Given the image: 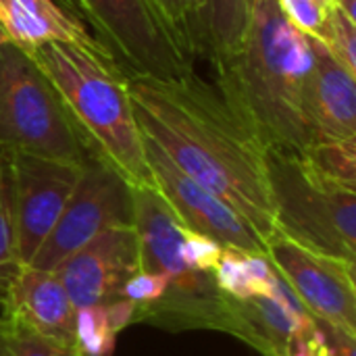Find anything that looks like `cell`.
<instances>
[{"label":"cell","mask_w":356,"mask_h":356,"mask_svg":"<svg viewBox=\"0 0 356 356\" xmlns=\"http://www.w3.org/2000/svg\"><path fill=\"white\" fill-rule=\"evenodd\" d=\"M136 119L186 175L236 209L265 242L275 236L267 150L215 83L196 71L177 79L127 77Z\"/></svg>","instance_id":"obj_1"},{"label":"cell","mask_w":356,"mask_h":356,"mask_svg":"<svg viewBox=\"0 0 356 356\" xmlns=\"http://www.w3.org/2000/svg\"><path fill=\"white\" fill-rule=\"evenodd\" d=\"M311 58V38L284 17L277 0H254L240 48L213 69L223 100L265 150H307L302 92Z\"/></svg>","instance_id":"obj_2"},{"label":"cell","mask_w":356,"mask_h":356,"mask_svg":"<svg viewBox=\"0 0 356 356\" xmlns=\"http://www.w3.org/2000/svg\"><path fill=\"white\" fill-rule=\"evenodd\" d=\"M27 52L58 92L90 156L134 188H154L125 73L106 56L73 44L48 42Z\"/></svg>","instance_id":"obj_3"},{"label":"cell","mask_w":356,"mask_h":356,"mask_svg":"<svg viewBox=\"0 0 356 356\" xmlns=\"http://www.w3.org/2000/svg\"><path fill=\"white\" fill-rule=\"evenodd\" d=\"M275 234L315 252L356 261V188L321 175L302 154L267 150Z\"/></svg>","instance_id":"obj_4"},{"label":"cell","mask_w":356,"mask_h":356,"mask_svg":"<svg viewBox=\"0 0 356 356\" xmlns=\"http://www.w3.org/2000/svg\"><path fill=\"white\" fill-rule=\"evenodd\" d=\"M0 152L86 165L90 152L44 71L27 50L0 48Z\"/></svg>","instance_id":"obj_5"},{"label":"cell","mask_w":356,"mask_h":356,"mask_svg":"<svg viewBox=\"0 0 356 356\" xmlns=\"http://www.w3.org/2000/svg\"><path fill=\"white\" fill-rule=\"evenodd\" d=\"M96 42L125 73L177 79L194 71V58L179 46L152 0H67Z\"/></svg>","instance_id":"obj_6"},{"label":"cell","mask_w":356,"mask_h":356,"mask_svg":"<svg viewBox=\"0 0 356 356\" xmlns=\"http://www.w3.org/2000/svg\"><path fill=\"white\" fill-rule=\"evenodd\" d=\"M113 227H134V186L106 163L88 159L67 207L27 267L52 271L65 257Z\"/></svg>","instance_id":"obj_7"},{"label":"cell","mask_w":356,"mask_h":356,"mask_svg":"<svg viewBox=\"0 0 356 356\" xmlns=\"http://www.w3.org/2000/svg\"><path fill=\"white\" fill-rule=\"evenodd\" d=\"M267 259L315 321L356 338L355 261L315 252L282 234L267 242Z\"/></svg>","instance_id":"obj_8"},{"label":"cell","mask_w":356,"mask_h":356,"mask_svg":"<svg viewBox=\"0 0 356 356\" xmlns=\"http://www.w3.org/2000/svg\"><path fill=\"white\" fill-rule=\"evenodd\" d=\"M144 136V134H142ZM146 161L154 188L177 215L181 225L194 234L207 236L223 248L267 254V242L261 234L225 200L186 175L150 138L144 136Z\"/></svg>","instance_id":"obj_9"},{"label":"cell","mask_w":356,"mask_h":356,"mask_svg":"<svg viewBox=\"0 0 356 356\" xmlns=\"http://www.w3.org/2000/svg\"><path fill=\"white\" fill-rule=\"evenodd\" d=\"M15 198L17 250L27 267L67 207L83 165L8 152Z\"/></svg>","instance_id":"obj_10"},{"label":"cell","mask_w":356,"mask_h":356,"mask_svg":"<svg viewBox=\"0 0 356 356\" xmlns=\"http://www.w3.org/2000/svg\"><path fill=\"white\" fill-rule=\"evenodd\" d=\"M138 271L140 250L134 227H113L96 236L52 269L75 309L121 298L123 286Z\"/></svg>","instance_id":"obj_11"},{"label":"cell","mask_w":356,"mask_h":356,"mask_svg":"<svg viewBox=\"0 0 356 356\" xmlns=\"http://www.w3.org/2000/svg\"><path fill=\"white\" fill-rule=\"evenodd\" d=\"M134 229L140 271L169 280V292H204L217 288L213 273L192 271L181 254L186 227L156 188H134Z\"/></svg>","instance_id":"obj_12"},{"label":"cell","mask_w":356,"mask_h":356,"mask_svg":"<svg viewBox=\"0 0 356 356\" xmlns=\"http://www.w3.org/2000/svg\"><path fill=\"white\" fill-rule=\"evenodd\" d=\"M313 58L302 92V121L309 146L356 138V75L311 38ZM307 146V148H309Z\"/></svg>","instance_id":"obj_13"},{"label":"cell","mask_w":356,"mask_h":356,"mask_svg":"<svg viewBox=\"0 0 356 356\" xmlns=\"http://www.w3.org/2000/svg\"><path fill=\"white\" fill-rule=\"evenodd\" d=\"M229 336L252 346L263 356H290L292 340L315 330V319L292 300L257 294L250 298L229 296Z\"/></svg>","instance_id":"obj_14"},{"label":"cell","mask_w":356,"mask_h":356,"mask_svg":"<svg viewBox=\"0 0 356 356\" xmlns=\"http://www.w3.org/2000/svg\"><path fill=\"white\" fill-rule=\"evenodd\" d=\"M2 315L73 350L75 307L52 271L21 267L2 302Z\"/></svg>","instance_id":"obj_15"},{"label":"cell","mask_w":356,"mask_h":356,"mask_svg":"<svg viewBox=\"0 0 356 356\" xmlns=\"http://www.w3.org/2000/svg\"><path fill=\"white\" fill-rule=\"evenodd\" d=\"M0 23L8 42L19 48L29 50L48 42H60L113 60L83 21L56 0H0Z\"/></svg>","instance_id":"obj_16"},{"label":"cell","mask_w":356,"mask_h":356,"mask_svg":"<svg viewBox=\"0 0 356 356\" xmlns=\"http://www.w3.org/2000/svg\"><path fill=\"white\" fill-rule=\"evenodd\" d=\"M254 0H209L204 58L213 69L227 60L240 48L246 33Z\"/></svg>","instance_id":"obj_17"},{"label":"cell","mask_w":356,"mask_h":356,"mask_svg":"<svg viewBox=\"0 0 356 356\" xmlns=\"http://www.w3.org/2000/svg\"><path fill=\"white\" fill-rule=\"evenodd\" d=\"M213 277L217 288L225 296L250 298L257 294H265L269 282L275 277V269L267 254H248L223 248Z\"/></svg>","instance_id":"obj_18"},{"label":"cell","mask_w":356,"mask_h":356,"mask_svg":"<svg viewBox=\"0 0 356 356\" xmlns=\"http://www.w3.org/2000/svg\"><path fill=\"white\" fill-rule=\"evenodd\" d=\"M17 250V223H15V198L8 152H0V307L8 296V290L21 271Z\"/></svg>","instance_id":"obj_19"},{"label":"cell","mask_w":356,"mask_h":356,"mask_svg":"<svg viewBox=\"0 0 356 356\" xmlns=\"http://www.w3.org/2000/svg\"><path fill=\"white\" fill-rule=\"evenodd\" d=\"M163 21L179 42V46L194 58L204 54L207 40V10L209 0H152Z\"/></svg>","instance_id":"obj_20"},{"label":"cell","mask_w":356,"mask_h":356,"mask_svg":"<svg viewBox=\"0 0 356 356\" xmlns=\"http://www.w3.org/2000/svg\"><path fill=\"white\" fill-rule=\"evenodd\" d=\"M117 336L106 319L102 305L75 309L73 353L79 356H113Z\"/></svg>","instance_id":"obj_21"},{"label":"cell","mask_w":356,"mask_h":356,"mask_svg":"<svg viewBox=\"0 0 356 356\" xmlns=\"http://www.w3.org/2000/svg\"><path fill=\"white\" fill-rule=\"evenodd\" d=\"M302 156L325 177L356 188V138L336 142H315Z\"/></svg>","instance_id":"obj_22"},{"label":"cell","mask_w":356,"mask_h":356,"mask_svg":"<svg viewBox=\"0 0 356 356\" xmlns=\"http://www.w3.org/2000/svg\"><path fill=\"white\" fill-rule=\"evenodd\" d=\"M71 353V348L50 342L21 321L0 315V356H69Z\"/></svg>","instance_id":"obj_23"},{"label":"cell","mask_w":356,"mask_h":356,"mask_svg":"<svg viewBox=\"0 0 356 356\" xmlns=\"http://www.w3.org/2000/svg\"><path fill=\"white\" fill-rule=\"evenodd\" d=\"M321 44L348 73L356 75V23L334 6L330 8Z\"/></svg>","instance_id":"obj_24"},{"label":"cell","mask_w":356,"mask_h":356,"mask_svg":"<svg viewBox=\"0 0 356 356\" xmlns=\"http://www.w3.org/2000/svg\"><path fill=\"white\" fill-rule=\"evenodd\" d=\"M277 4H280V10L284 13V17L294 27H298L309 38L321 42L325 27H327V17H330L332 6H327L319 0H277Z\"/></svg>","instance_id":"obj_25"},{"label":"cell","mask_w":356,"mask_h":356,"mask_svg":"<svg viewBox=\"0 0 356 356\" xmlns=\"http://www.w3.org/2000/svg\"><path fill=\"white\" fill-rule=\"evenodd\" d=\"M223 246L217 244L215 240L194 234L190 229H186L184 234V246H181V254L186 265L192 271H200V273H213L219 259H221Z\"/></svg>","instance_id":"obj_26"},{"label":"cell","mask_w":356,"mask_h":356,"mask_svg":"<svg viewBox=\"0 0 356 356\" xmlns=\"http://www.w3.org/2000/svg\"><path fill=\"white\" fill-rule=\"evenodd\" d=\"M169 288V280L163 275H154V273H146V271H138L125 286L121 292V298H129L136 305H148L159 300Z\"/></svg>","instance_id":"obj_27"},{"label":"cell","mask_w":356,"mask_h":356,"mask_svg":"<svg viewBox=\"0 0 356 356\" xmlns=\"http://www.w3.org/2000/svg\"><path fill=\"white\" fill-rule=\"evenodd\" d=\"M317 327L323 334L330 356H356L355 336H350V334H346V332H342L330 323H323V321H317Z\"/></svg>","instance_id":"obj_28"},{"label":"cell","mask_w":356,"mask_h":356,"mask_svg":"<svg viewBox=\"0 0 356 356\" xmlns=\"http://www.w3.org/2000/svg\"><path fill=\"white\" fill-rule=\"evenodd\" d=\"M317 323V321H315ZM290 356H330L327 344L323 340V334L319 332V327L315 325V330H311L305 336H298L292 340L290 346Z\"/></svg>","instance_id":"obj_29"},{"label":"cell","mask_w":356,"mask_h":356,"mask_svg":"<svg viewBox=\"0 0 356 356\" xmlns=\"http://www.w3.org/2000/svg\"><path fill=\"white\" fill-rule=\"evenodd\" d=\"M104 307V313H106V319L113 327L115 334L123 332L127 325L134 323V311H136V302L129 300V298H117L113 302H106L102 305Z\"/></svg>","instance_id":"obj_30"},{"label":"cell","mask_w":356,"mask_h":356,"mask_svg":"<svg viewBox=\"0 0 356 356\" xmlns=\"http://www.w3.org/2000/svg\"><path fill=\"white\" fill-rule=\"evenodd\" d=\"M332 6L356 23V0H332Z\"/></svg>","instance_id":"obj_31"},{"label":"cell","mask_w":356,"mask_h":356,"mask_svg":"<svg viewBox=\"0 0 356 356\" xmlns=\"http://www.w3.org/2000/svg\"><path fill=\"white\" fill-rule=\"evenodd\" d=\"M4 44H8V35H6V31H4V27H2V23H0V48H2Z\"/></svg>","instance_id":"obj_32"},{"label":"cell","mask_w":356,"mask_h":356,"mask_svg":"<svg viewBox=\"0 0 356 356\" xmlns=\"http://www.w3.org/2000/svg\"><path fill=\"white\" fill-rule=\"evenodd\" d=\"M319 2H323V4H327V6H332V0H319Z\"/></svg>","instance_id":"obj_33"},{"label":"cell","mask_w":356,"mask_h":356,"mask_svg":"<svg viewBox=\"0 0 356 356\" xmlns=\"http://www.w3.org/2000/svg\"><path fill=\"white\" fill-rule=\"evenodd\" d=\"M69 356H79V355H75V353H71V355H69Z\"/></svg>","instance_id":"obj_34"}]
</instances>
